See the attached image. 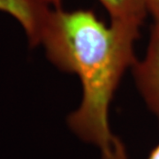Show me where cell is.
<instances>
[{
  "mask_svg": "<svg viewBox=\"0 0 159 159\" xmlns=\"http://www.w3.org/2000/svg\"><path fill=\"white\" fill-rule=\"evenodd\" d=\"M140 29L106 25L92 10L51 8L40 37L47 58L79 77L82 99L66 122L74 135L97 148L101 159H128L110 125V105L125 71L136 60Z\"/></svg>",
  "mask_w": 159,
  "mask_h": 159,
  "instance_id": "6da1fadb",
  "label": "cell"
},
{
  "mask_svg": "<svg viewBox=\"0 0 159 159\" xmlns=\"http://www.w3.org/2000/svg\"><path fill=\"white\" fill-rule=\"evenodd\" d=\"M131 69L137 89L159 122V25L151 27L145 56Z\"/></svg>",
  "mask_w": 159,
  "mask_h": 159,
  "instance_id": "7a4b0ae2",
  "label": "cell"
},
{
  "mask_svg": "<svg viewBox=\"0 0 159 159\" xmlns=\"http://www.w3.org/2000/svg\"><path fill=\"white\" fill-rule=\"evenodd\" d=\"M52 7L38 0H0V11L16 19L30 46L40 45V37Z\"/></svg>",
  "mask_w": 159,
  "mask_h": 159,
  "instance_id": "3957f363",
  "label": "cell"
},
{
  "mask_svg": "<svg viewBox=\"0 0 159 159\" xmlns=\"http://www.w3.org/2000/svg\"><path fill=\"white\" fill-rule=\"evenodd\" d=\"M111 22L141 28L148 15L146 0H99Z\"/></svg>",
  "mask_w": 159,
  "mask_h": 159,
  "instance_id": "277c9868",
  "label": "cell"
},
{
  "mask_svg": "<svg viewBox=\"0 0 159 159\" xmlns=\"http://www.w3.org/2000/svg\"><path fill=\"white\" fill-rule=\"evenodd\" d=\"M148 13L151 14L155 24L159 25V0H146Z\"/></svg>",
  "mask_w": 159,
  "mask_h": 159,
  "instance_id": "5b68a950",
  "label": "cell"
},
{
  "mask_svg": "<svg viewBox=\"0 0 159 159\" xmlns=\"http://www.w3.org/2000/svg\"><path fill=\"white\" fill-rule=\"evenodd\" d=\"M40 2L45 4L47 6H51L52 8H60L62 0H38Z\"/></svg>",
  "mask_w": 159,
  "mask_h": 159,
  "instance_id": "8992f818",
  "label": "cell"
},
{
  "mask_svg": "<svg viewBox=\"0 0 159 159\" xmlns=\"http://www.w3.org/2000/svg\"><path fill=\"white\" fill-rule=\"evenodd\" d=\"M148 159H159V143L150 151Z\"/></svg>",
  "mask_w": 159,
  "mask_h": 159,
  "instance_id": "52a82bcc",
  "label": "cell"
}]
</instances>
